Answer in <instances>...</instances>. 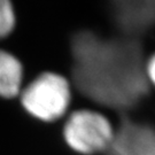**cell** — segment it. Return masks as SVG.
Listing matches in <instances>:
<instances>
[{
	"mask_svg": "<svg viewBox=\"0 0 155 155\" xmlns=\"http://www.w3.org/2000/svg\"><path fill=\"white\" fill-rule=\"evenodd\" d=\"M122 47L89 31L71 39L72 78L79 91L104 105H123Z\"/></svg>",
	"mask_w": 155,
	"mask_h": 155,
	"instance_id": "obj_1",
	"label": "cell"
},
{
	"mask_svg": "<svg viewBox=\"0 0 155 155\" xmlns=\"http://www.w3.org/2000/svg\"><path fill=\"white\" fill-rule=\"evenodd\" d=\"M21 102L30 115L53 122L64 115L70 104V84L55 72H44L21 92Z\"/></svg>",
	"mask_w": 155,
	"mask_h": 155,
	"instance_id": "obj_2",
	"label": "cell"
},
{
	"mask_svg": "<svg viewBox=\"0 0 155 155\" xmlns=\"http://www.w3.org/2000/svg\"><path fill=\"white\" fill-rule=\"evenodd\" d=\"M115 137L109 121L92 110L72 113L63 127V138L69 147L82 154H94L108 150Z\"/></svg>",
	"mask_w": 155,
	"mask_h": 155,
	"instance_id": "obj_3",
	"label": "cell"
},
{
	"mask_svg": "<svg viewBox=\"0 0 155 155\" xmlns=\"http://www.w3.org/2000/svg\"><path fill=\"white\" fill-rule=\"evenodd\" d=\"M23 66L16 56L0 50V97L15 98L21 93Z\"/></svg>",
	"mask_w": 155,
	"mask_h": 155,
	"instance_id": "obj_4",
	"label": "cell"
},
{
	"mask_svg": "<svg viewBox=\"0 0 155 155\" xmlns=\"http://www.w3.org/2000/svg\"><path fill=\"white\" fill-rule=\"evenodd\" d=\"M15 12L11 1L0 0V39L6 38L15 27Z\"/></svg>",
	"mask_w": 155,
	"mask_h": 155,
	"instance_id": "obj_5",
	"label": "cell"
},
{
	"mask_svg": "<svg viewBox=\"0 0 155 155\" xmlns=\"http://www.w3.org/2000/svg\"><path fill=\"white\" fill-rule=\"evenodd\" d=\"M147 74H148V77L152 81V83L155 85V55L150 59V63L147 66Z\"/></svg>",
	"mask_w": 155,
	"mask_h": 155,
	"instance_id": "obj_6",
	"label": "cell"
}]
</instances>
